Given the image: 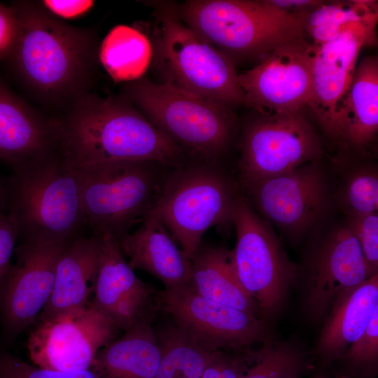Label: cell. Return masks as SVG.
I'll use <instances>...</instances> for the list:
<instances>
[{
    "mask_svg": "<svg viewBox=\"0 0 378 378\" xmlns=\"http://www.w3.org/2000/svg\"><path fill=\"white\" fill-rule=\"evenodd\" d=\"M10 5L19 24L6 60L11 72L38 100L66 111L90 93L99 62L96 31L61 20L41 1Z\"/></svg>",
    "mask_w": 378,
    "mask_h": 378,
    "instance_id": "6da1fadb",
    "label": "cell"
},
{
    "mask_svg": "<svg viewBox=\"0 0 378 378\" xmlns=\"http://www.w3.org/2000/svg\"><path fill=\"white\" fill-rule=\"evenodd\" d=\"M51 120L55 150L71 168L122 161L170 168L186 163L183 149L122 95L90 92Z\"/></svg>",
    "mask_w": 378,
    "mask_h": 378,
    "instance_id": "7a4b0ae2",
    "label": "cell"
},
{
    "mask_svg": "<svg viewBox=\"0 0 378 378\" xmlns=\"http://www.w3.org/2000/svg\"><path fill=\"white\" fill-rule=\"evenodd\" d=\"M11 169L2 183L21 242L66 241L88 227L76 174L55 149Z\"/></svg>",
    "mask_w": 378,
    "mask_h": 378,
    "instance_id": "3957f363",
    "label": "cell"
},
{
    "mask_svg": "<svg viewBox=\"0 0 378 378\" xmlns=\"http://www.w3.org/2000/svg\"><path fill=\"white\" fill-rule=\"evenodd\" d=\"M181 20L233 59H260L276 48L305 39L300 15L264 0H190L176 7Z\"/></svg>",
    "mask_w": 378,
    "mask_h": 378,
    "instance_id": "277c9868",
    "label": "cell"
},
{
    "mask_svg": "<svg viewBox=\"0 0 378 378\" xmlns=\"http://www.w3.org/2000/svg\"><path fill=\"white\" fill-rule=\"evenodd\" d=\"M72 169L88 227L117 240L150 213L174 168L150 161H122Z\"/></svg>",
    "mask_w": 378,
    "mask_h": 378,
    "instance_id": "5b68a950",
    "label": "cell"
},
{
    "mask_svg": "<svg viewBox=\"0 0 378 378\" xmlns=\"http://www.w3.org/2000/svg\"><path fill=\"white\" fill-rule=\"evenodd\" d=\"M122 96L198 161L214 162L229 143L234 117L218 102L146 78L125 83Z\"/></svg>",
    "mask_w": 378,
    "mask_h": 378,
    "instance_id": "8992f818",
    "label": "cell"
},
{
    "mask_svg": "<svg viewBox=\"0 0 378 378\" xmlns=\"http://www.w3.org/2000/svg\"><path fill=\"white\" fill-rule=\"evenodd\" d=\"M154 49L167 82L230 108L244 102L233 62L180 18L172 2L155 1Z\"/></svg>",
    "mask_w": 378,
    "mask_h": 378,
    "instance_id": "52a82bcc",
    "label": "cell"
},
{
    "mask_svg": "<svg viewBox=\"0 0 378 378\" xmlns=\"http://www.w3.org/2000/svg\"><path fill=\"white\" fill-rule=\"evenodd\" d=\"M237 196L214 162L197 161L170 172L152 211L191 260L207 230L232 221Z\"/></svg>",
    "mask_w": 378,
    "mask_h": 378,
    "instance_id": "ba28073f",
    "label": "cell"
},
{
    "mask_svg": "<svg viewBox=\"0 0 378 378\" xmlns=\"http://www.w3.org/2000/svg\"><path fill=\"white\" fill-rule=\"evenodd\" d=\"M232 222L237 233L232 260L239 281L260 314L279 307L293 275L273 230L244 197L235 201Z\"/></svg>",
    "mask_w": 378,
    "mask_h": 378,
    "instance_id": "9c48e42d",
    "label": "cell"
},
{
    "mask_svg": "<svg viewBox=\"0 0 378 378\" xmlns=\"http://www.w3.org/2000/svg\"><path fill=\"white\" fill-rule=\"evenodd\" d=\"M119 328L90 302L39 322L27 349L36 366L60 372L91 368L97 353L114 340Z\"/></svg>",
    "mask_w": 378,
    "mask_h": 378,
    "instance_id": "30bf717a",
    "label": "cell"
},
{
    "mask_svg": "<svg viewBox=\"0 0 378 378\" xmlns=\"http://www.w3.org/2000/svg\"><path fill=\"white\" fill-rule=\"evenodd\" d=\"M321 153L317 134L302 111L260 114L243 132L241 182L290 172L314 162Z\"/></svg>",
    "mask_w": 378,
    "mask_h": 378,
    "instance_id": "8fae6325",
    "label": "cell"
},
{
    "mask_svg": "<svg viewBox=\"0 0 378 378\" xmlns=\"http://www.w3.org/2000/svg\"><path fill=\"white\" fill-rule=\"evenodd\" d=\"M378 14L351 22L335 39L312 43V90L307 107L322 129L342 139L343 105L362 48L375 42Z\"/></svg>",
    "mask_w": 378,
    "mask_h": 378,
    "instance_id": "7c38bea8",
    "label": "cell"
},
{
    "mask_svg": "<svg viewBox=\"0 0 378 378\" xmlns=\"http://www.w3.org/2000/svg\"><path fill=\"white\" fill-rule=\"evenodd\" d=\"M312 54L305 39L288 43L238 74L244 104L262 115L301 111L311 95Z\"/></svg>",
    "mask_w": 378,
    "mask_h": 378,
    "instance_id": "4fadbf2b",
    "label": "cell"
},
{
    "mask_svg": "<svg viewBox=\"0 0 378 378\" xmlns=\"http://www.w3.org/2000/svg\"><path fill=\"white\" fill-rule=\"evenodd\" d=\"M158 296L176 326L209 351H245L265 337L263 323L257 316L201 296L188 286L164 289Z\"/></svg>",
    "mask_w": 378,
    "mask_h": 378,
    "instance_id": "5bb4252c",
    "label": "cell"
},
{
    "mask_svg": "<svg viewBox=\"0 0 378 378\" xmlns=\"http://www.w3.org/2000/svg\"><path fill=\"white\" fill-rule=\"evenodd\" d=\"M241 183L262 217L290 236L306 232L325 210V180L315 162Z\"/></svg>",
    "mask_w": 378,
    "mask_h": 378,
    "instance_id": "9a60e30c",
    "label": "cell"
},
{
    "mask_svg": "<svg viewBox=\"0 0 378 378\" xmlns=\"http://www.w3.org/2000/svg\"><path fill=\"white\" fill-rule=\"evenodd\" d=\"M70 241L21 242L15 246V262L0 285V316L9 335L35 322L44 308L53 289L58 259Z\"/></svg>",
    "mask_w": 378,
    "mask_h": 378,
    "instance_id": "2e32d148",
    "label": "cell"
},
{
    "mask_svg": "<svg viewBox=\"0 0 378 378\" xmlns=\"http://www.w3.org/2000/svg\"><path fill=\"white\" fill-rule=\"evenodd\" d=\"M100 235L99 263L92 303L119 328L126 330L148 318L154 292L129 266L116 239Z\"/></svg>",
    "mask_w": 378,
    "mask_h": 378,
    "instance_id": "e0dca14e",
    "label": "cell"
},
{
    "mask_svg": "<svg viewBox=\"0 0 378 378\" xmlns=\"http://www.w3.org/2000/svg\"><path fill=\"white\" fill-rule=\"evenodd\" d=\"M372 276L348 225L335 230L318 251L311 268L307 307L320 318L336 297Z\"/></svg>",
    "mask_w": 378,
    "mask_h": 378,
    "instance_id": "ac0fdd59",
    "label": "cell"
},
{
    "mask_svg": "<svg viewBox=\"0 0 378 378\" xmlns=\"http://www.w3.org/2000/svg\"><path fill=\"white\" fill-rule=\"evenodd\" d=\"M116 241L133 270L150 274L163 283L165 289L189 285L191 260L152 210L138 229Z\"/></svg>",
    "mask_w": 378,
    "mask_h": 378,
    "instance_id": "d6986e66",
    "label": "cell"
},
{
    "mask_svg": "<svg viewBox=\"0 0 378 378\" xmlns=\"http://www.w3.org/2000/svg\"><path fill=\"white\" fill-rule=\"evenodd\" d=\"M55 149L51 116L36 110L0 78V160L11 167Z\"/></svg>",
    "mask_w": 378,
    "mask_h": 378,
    "instance_id": "ffe728a7",
    "label": "cell"
},
{
    "mask_svg": "<svg viewBox=\"0 0 378 378\" xmlns=\"http://www.w3.org/2000/svg\"><path fill=\"white\" fill-rule=\"evenodd\" d=\"M100 235H79L61 253L55 270L50 297L38 322L61 312L88 305L94 293L99 263Z\"/></svg>",
    "mask_w": 378,
    "mask_h": 378,
    "instance_id": "44dd1931",
    "label": "cell"
},
{
    "mask_svg": "<svg viewBox=\"0 0 378 378\" xmlns=\"http://www.w3.org/2000/svg\"><path fill=\"white\" fill-rule=\"evenodd\" d=\"M161 356L158 335L146 318L99 350L90 369L98 378H154Z\"/></svg>",
    "mask_w": 378,
    "mask_h": 378,
    "instance_id": "7402d4cb",
    "label": "cell"
},
{
    "mask_svg": "<svg viewBox=\"0 0 378 378\" xmlns=\"http://www.w3.org/2000/svg\"><path fill=\"white\" fill-rule=\"evenodd\" d=\"M337 300L319 339V354L327 363L343 357L346 346L363 333L378 309L377 273L345 291Z\"/></svg>",
    "mask_w": 378,
    "mask_h": 378,
    "instance_id": "603a6c76",
    "label": "cell"
},
{
    "mask_svg": "<svg viewBox=\"0 0 378 378\" xmlns=\"http://www.w3.org/2000/svg\"><path fill=\"white\" fill-rule=\"evenodd\" d=\"M188 286L197 294L258 317L256 302L237 277L232 251L221 247H202L191 260Z\"/></svg>",
    "mask_w": 378,
    "mask_h": 378,
    "instance_id": "cb8c5ba5",
    "label": "cell"
},
{
    "mask_svg": "<svg viewBox=\"0 0 378 378\" xmlns=\"http://www.w3.org/2000/svg\"><path fill=\"white\" fill-rule=\"evenodd\" d=\"M378 130V59L368 56L356 65L342 113V140L364 149Z\"/></svg>",
    "mask_w": 378,
    "mask_h": 378,
    "instance_id": "d4e9b609",
    "label": "cell"
},
{
    "mask_svg": "<svg viewBox=\"0 0 378 378\" xmlns=\"http://www.w3.org/2000/svg\"><path fill=\"white\" fill-rule=\"evenodd\" d=\"M153 54L144 33L120 24L111 29L100 44L99 61L115 83H128L143 78Z\"/></svg>",
    "mask_w": 378,
    "mask_h": 378,
    "instance_id": "484cf974",
    "label": "cell"
},
{
    "mask_svg": "<svg viewBox=\"0 0 378 378\" xmlns=\"http://www.w3.org/2000/svg\"><path fill=\"white\" fill-rule=\"evenodd\" d=\"M377 10L375 1H323L301 17L305 34L313 44L321 45L337 38L351 22L363 20Z\"/></svg>",
    "mask_w": 378,
    "mask_h": 378,
    "instance_id": "4316f807",
    "label": "cell"
},
{
    "mask_svg": "<svg viewBox=\"0 0 378 378\" xmlns=\"http://www.w3.org/2000/svg\"><path fill=\"white\" fill-rule=\"evenodd\" d=\"M158 338L162 356L154 378H201L214 351L201 347L176 326Z\"/></svg>",
    "mask_w": 378,
    "mask_h": 378,
    "instance_id": "83f0119b",
    "label": "cell"
},
{
    "mask_svg": "<svg viewBox=\"0 0 378 378\" xmlns=\"http://www.w3.org/2000/svg\"><path fill=\"white\" fill-rule=\"evenodd\" d=\"M304 366V356L294 348L267 346L241 378H300Z\"/></svg>",
    "mask_w": 378,
    "mask_h": 378,
    "instance_id": "f1b7e54d",
    "label": "cell"
},
{
    "mask_svg": "<svg viewBox=\"0 0 378 378\" xmlns=\"http://www.w3.org/2000/svg\"><path fill=\"white\" fill-rule=\"evenodd\" d=\"M342 358L349 377L370 378L374 373L378 358V309L363 333L347 348Z\"/></svg>",
    "mask_w": 378,
    "mask_h": 378,
    "instance_id": "f546056e",
    "label": "cell"
},
{
    "mask_svg": "<svg viewBox=\"0 0 378 378\" xmlns=\"http://www.w3.org/2000/svg\"><path fill=\"white\" fill-rule=\"evenodd\" d=\"M340 199L348 216L377 213V174L369 170L353 174L344 186Z\"/></svg>",
    "mask_w": 378,
    "mask_h": 378,
    "instance_id": "4dcf8cb0",
    "label": "cell"
},
{
    "mask_svg": "<svg viewBox=\"0 0 378 378\" xmlns=\"http://www.w3.org/2000/svg\"><path fill=\"white\" fill-rule=\"evenodd\" d=\"M0 378H98L91 370L60 372L35 367L8 353L0 354Z\"/></svg>",
    "mask_w": 378,
    "mask_h": 378,
    "instance_id": "1f68e13d",
    "label": "cell"
},
{
    "mask_svg": "<svg viewBox=\"0 0 378 378\" xmlns=\"http://www.w3.org/2000/svg\"><path fill=\"white\" fill-rule=\"evenodd\" d=\"M347 225L357 239L372 275L378 266L377 213L348 216Z\"/></svg>",
    "mask_w": 378,
    "mask_h": 378,
    "instance_id": "d6a6232c",
    "label": "cell"
},
{
    "mask_svg": "<svg viewBox=\"0 0 378 378\" xmlns=\"http://www.w3.org/2000/svg\"><path fill=\"white\" fill-rule=\"evenodd\" d=\"M255 358V354H232L214 351L201 378H241Z\"/></svg>",
    "mask_w": 378,
    "mask_h": 378,
    "instance_id": "836d02e7",
    "label": "cell"
},
{
    "mask_svg": "<svg viewBox=\"0 0 378 378\" xmlns=\"http://www.w3.org/2000/svg\"><path fill=\"white\" fill-rule=\"evenodd\" d=\"M19 30L17 13L10 5L0 3V60L6 61L15 46Z\"/></svg>",
    "mask_w": 378,
    "mask_h": 378,
    "instance_id": "e575fe53",
    "label": "cell"
},
{
    "mask_svg": "<svg viewBox=\"0 0 378 378\" xmlns=\"http://www.w3.org/2000/svg\"><path fill=\"white\" fill-rule=\"evenodd\" d=\"M17 240L13 221L6 214H0V285L11 265Z\"/></svg>",
    "mask_w": 378,
    "mask_h": 378,
    "instance_id": "d590c367",
    "label": "cell"
},
{
    "mask_svg": "<svg viewBox=\"0 0 378 378\" xmlns=\"http://www.w3.org/2000/svg\"><path fill=\"white\" fill-rule=\"evenodd\" d=\"M42 5L56 17L74 19L86 14L93 6L92 1H41Z\"/></svg>",
    "mask_w": 378,
    "mask_h": 378,
    "instance_id": "8d00e7d4",
    "label": "cell"
},
{
    "mask_svg": "<svg viewBox=\"0 0 378 378\" xmlns=\"http://www.w3.org/2000/svg\"><path fill=\"white\" fill-rule=\"evenodd\" d=\"M264 1L279 10L293 13L304 14L310 12L323 1L318 0H264Z\"/></svg>",
    "mask_w": 378,
    "mask_h": 378,
    "instance_id": "74e56055",
    "label": "cell"
},
{
    "mask_svg": "<svg viewBox=\"0 0 378 378\" xmlns=\"http://www.w3.org/2000/svg\"><path fill=\"white\" fill-rule=\"evenodd\" d=\"M7 210V197L5 188L2 183H0V214H6Z\"/></svg>",
    "mask_w": 378,
    "mask_h": 378,
    "instance_id": "f35d334b",
    "label": "cell"
},
{
    "mask_svg": "<svg viewBox=\"0 0 378 378\" xmlns=\"http://www.w3.org/2000/svg\"><path fill=\"white\" fill-rule=\"evenodd\" d=\"M314 378H325V377L324 376H318V377H316Z\"/></svg>",
    "mask_w": 378,
    "mask_h": 378,
    "instance_id": "ab89813d",
    "label": "cell"
}]
</instances>
